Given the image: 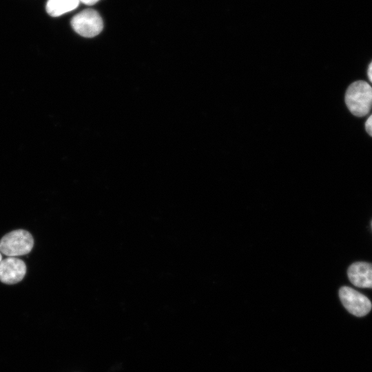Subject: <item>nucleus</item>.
Segmentation results:
<instances>
[{"mask_svg": "<svg viewBox=\"0 0 372 372\" xmlns=\"http://www.w3.org/2000/svg\"><path fill=\"white\" fill-rule=\"evenodd\" d=\"M2 260V256L1 254H0V262Z\"/></svg>", "mask_w": 372, "mask_h": 372, "instance_id": "nucleus-11", "label": "nucleus"}, {"mask_svg": "<svg viewBox=\"0 0 372 372\" xmlns=\"http://www.w3.org/2000/svg\"><path fill=\"white\" fill-rule=\"evenodd\" d=\"M79 3V0H48L45 9L48 14L56 17L74 10Z\"/></svg>", "mask_w": 372, "mask_h": 372, "instance_id": "nucleus-7", "label": "nucleus"}, {"mask_svg": "<svg viewBox=\"0 0 372 372\" xmlns=\"http://www.w3.org/2000/svg\"><path fill=\"white\" fill-rule=\"evenodd\" d=\"M365 129L367 133L372 136V114L368 118L365 123Z\"/></svg>", "mask_w": 372, "mask_h": 372, "instance_id": "nucleus-8", "label": "nucleus"}, {"mask_svg": "<svg viewBox=\"0 0 372 372\" xmlns=\"http://www.w3.org/2000/svg\"><path fill=\"white\" fill-rule=\"evenodd\" d=\"M34 245V239L30 232L24 229L12 231L0 240V251L9 257L26 255Z\"/></svg>", "mask_w": 372, "mask_h": 372, "instance_id": "nucleus-2", "label": "nucleus"}, {"mask_svg": "<svg viewBox=\"0 0 372 372\" xmlns=\"http://www.w3.org/2000/svg\"><path fill=\"white\" fill-rule=\"evenodd\" d=\"M368 76L370 81L372 83V61L370 63L368 69Z\"/></svg>", "mask_w": 372, "mask_h": 372, "instance_id": "nucleus-10", "label": "nucleus"}, {"mask_svg": "<svg viewBox=\"0 0 372 372\" xmlns=\"http://www.w3.org/2000/svg\"><path fill=\"white\" fill-rule=\"evenodd\" d=\"M26 273L25 262L16 257H8L0 262V281L8 285L23 280Z\"/></svg>", "mask_w": 372, "mask_h": 372, "instance_id": "nucleus-5", "label": "nucleus"}, {"mask_svg": "<svg viewBox=\"0 0 372 372\" xmlns=\"http://www.w3.org/2000/svg\"><path fill=\"white\" fill-rule=\"evenodd\" d=\"M345 103L353 115H366L372 107V87L364 81L353 83L346 92Z\"/></svg>", "mask_w": 372, "mask_h": 372, "instance_id": "nucleus-1", "label": "nucleus"}, {"mask_svg": "<svg viewBox=\"0 0 372 372\" xmlns=\"http://www.w3.org/2000/svg\"><path fill=\"white\" fill-rule=\"evenodd\" d=\"M74 30L84 37H93L103 30V22L101 17L95 10L85 9L71 19Z\"/></svg>", "mask_w": 372, "mask_h": 372, "instance_id": "nucleus-3", "label": "nucleus"}, {"mask_svg": "<svg viewBox=\"0 0 372 372\" xmlns=\"http://www.w3.org/2000/svg\"><path fill=\"white\" fill-rule=\"evenodd\" d=\"M339 297L347 310L354 316H364L371 309L372 305L369 298L351 287L340 288Z\"/></svg>", "mask_w": 372, "mask_h": 372, "instance_id": "nucleus-4", "label": "nucleus"}, {"mask_svg": "<svg viewBox=\"0 0 372 372\" xmlns=\"http://www.w3.org/2000/svg\"><path fill=\"white\" fill-rule=\"evenodd\" d=\"M99 0H79L80 2L88 6H92L97 3Z\"/></svg>", "mask_w": 372, "mask_h": 372, "instance_id": "nucleus-9", "label": "nucleus"}, {"mask_svg": "<svg viewBox=\"0 0 372 372\" xmlns=\"http://www.w3.org/2000/svg\"><path fill=\"white\" fill-rule=\"evenodd\" d=\"M349 280L355 286L372 288V263L356 262L353 263L347 271Z\"/></svg>", "mask_w": 372, "mask_h": 372, "instance_id": "nucleus-6", "label": "nucleus"}]
</instances>
